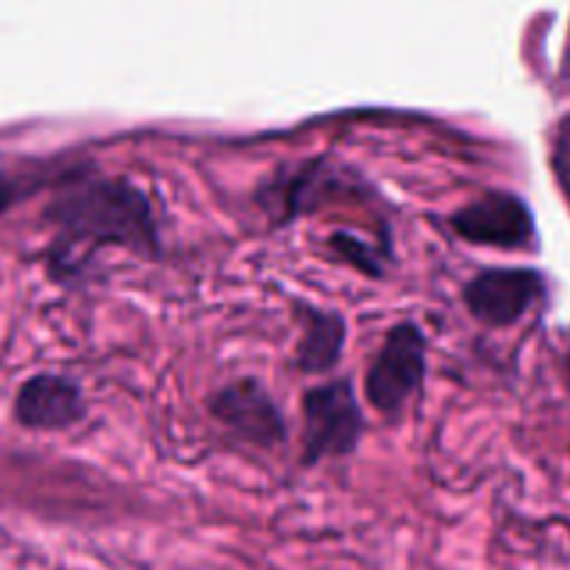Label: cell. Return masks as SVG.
Here are the masks:
<instances>
[{"label": "cell", "instance_id": "cell-4", "mask_svg": "<svg viewBox=\"0 0 570 570\" xmlns=\"http://www.w3.org/2000/svg\"><path fill=\"white\" fill-rule=\"evenodd\" d=\"M209 410L239 440L265 445V449H273V445L287 440V423H284L282 410L267 393L265 384L250 376L237 379V382L217 390L209 401Z\"/></svg>", "mask_w": 570, "mask_h": 570}, {"label": "cell", "instance_id": "cell-1", "mask_svg": "<svg viewBox=\"0 0 570 570\" xmlns=\"http://www.w3.org/2000/svg\"><path fill=\"white\" fill-rule=\"evenodd\" d=\"M45 220L56 228L59 256L72 245H117L142 259L161 256L159 226L145 189L122 176H87L72 170L45 206Z\"/></svg>", "mask_w": 570, "mask_h": 570}, {"label": "cell", "instance_id": "cell-7", "mask_svg": "<svg viewBox=\"0 0 570 570\" xmlns=\"http://www.w3.org/2000/svg\"><path fill=\"white\" fill-rule=\"evenodd\" d=\"M87 412L78 382L59 373H37L20 384L14 399V417L26 429L59 432L76 426Z\"/></svg>", "mask_w": 570, "mask_h": 570}, {"label": "cell", "instance_id": "cell-11", "mask_svg": "<svg viewBox=\"0 0 570 570\" xmlns=\"http://www.w3.org/2000/svg\"><path fill=\"white\" fill-rule=\"evenodd\" d=\"M20 193H22L20 176L11 178V176H3V173H0V215H3L11 204H14L17 195Z\"/></svg>", "mask_w": 570, "mask_h": 570}, {"label": "cell", "instance_id": "cell-2", "mask_svg": "<svg viewBox=\"0 0 570 570\" xmlns=\"http://www.w3.org/2000/svg\"><path fill=\"white\" fill-rule=\"evenodd\" d=\"M365 432L351 379H332L304 393V465L354 454Z\"/></svg>", "mask_w": 570, "mask_h": 570}, {"label": "cell", "instance_id": "cell-9", "mask_svg": "<svg viewBox=\"0 0 570 570\" xmlns=\"http://www.w3.org/2000/svg\"><path fill=\"white\" fill-rule=\"evenodd\" d=\"M301 337L295 345V367L301 373H328L337 367L343 356L345 340H348V323L340 312L317 309L306 304L298 309Z\"/></svg>", "mask_w": 570, "mask_h": 570}, {"label": "cell", "instance_id": "cell-3", "mask_svg": "<svg viewBox=\"0 0 570 570\" xmlns=\"http://www.w3.org/2000/svg\"><path fill=\"white\" fill-rule=\"evenodd\" d=\"M429 343L417 323H399L387 332L365 376V399L379 412H399L421 390Z\"/></svg>", "mask_w": 570, "mask_h": 570}, {"label": "cell", "instance_id": "cell-6", "mask_svg": "<svg viewBox=\"0 0 570 570\" xmlns=\"http://www.w3.org/2000/svg\"><path fill=\"white\" fill-rule=\"evenodd\" d=\"M462 295L476 321L488 326H512L543 295V276L527 267H493L473 276Z\"/></svg>", "mask_w": 570, "mask_h": 570}, {"label": "cell", "instance_id": "cell-12", "mask_svg": "<svg viewBox=\"0 0 570 570\" xmlns=\"http://www.w3.org/2000/svg\"><path fill=\"white\" fill-rule=\"evenodd\" d=\"M566 367H568V382H570V351H568V362H566Z\"/></svg>", "mask_w": 570, "mask_h": 570}, {"label": "cell", "instance_id": "cell-8", "mask_svg": "<svg viewBox=\"0 0 570 570\" xmlns=\"http://www.w3.org/2000/svg\"><path fill=\"white\" fill-rule=\"evenodd\" d=\"M337 181L340 176L328 159H312L298 167H284L259 189V204H265V209L276 220L287 223L326 200L323 195H332Z\"/></svg>", "mask_w": 570, "mask_h": 570}, {"label": "cell", "instance_id": "cell-10", "mask_svg": "<svg viewBox=\"0 0 570 570\" xmlns=\"http://www.w3.org/2000/svg\"><path fill=\"white\" fill-rule=\"evenodd\" d=\"M328 248L340 256L343 262L354 265L356 271L365 273V276L379 278L384 273V254L376 248V245L365 243L356 234L351 232H334L328 237Z\"/></svg>", "mask_w": 570, "mask_h": 570}, {"label": "cell", "instance_id": "cell-5", "mask_svg": "<svg viewBox=\"0 0 570 570\" xmlns=\"http://www.w3.org/2000/svg\"><path fill=\"white\" fill-rule=\"evenodd\" d=\"M451 228L462 239L490 248H523L534 234L529 206L512 193H488L451 215Z\"/></svg>", "mask_w": 570, "mask_h": 570}]
</instances>
